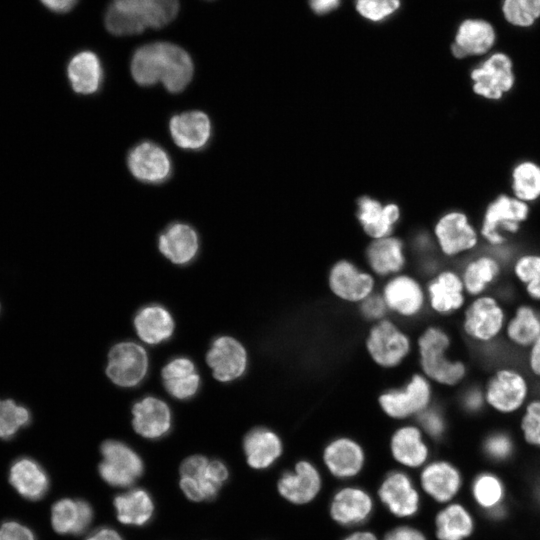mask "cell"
I'll return each mask as SVG.
<instances>
[{
    "instance_id": "cell-1",
    "label": "cell",
    "mask_w": 540,
    "mask_h": 540,
    "mask_svg": "<svg viewBox=\"0 0 540 540\" xmlns=\"http://www.w3.org/2000/svg\"><path fill=\"white\" fill-rule=\"evenodd\" d=\"M194 66L189 54L181 47L156 42L137 49L131 61V73L141 86L161 82L167 91H183L193 77Z\"/></svg>"
},
{
    "instance_id": "cell-2",
    "label": "cell",
    "mask_w": 540,
    "mask_h": 540,
    "mask_svg": "<svg viewBox=\"0 0 540 540\" xmlns=\"http://www.w3.org/2000/svg\"><path fill=\"white\" fill-rule=\"evenodd\" d=\"M178 10V0H113L105 15V25L114 35L139 34L146 28L165 26Z\"/></svg>"
},
{
    "instance_id": "cell-3",
    "label": "cell",
    "mask_w": 540,
    "mask_h": 540,
    "mask_svg": "<svg viewBox=\"0 0 540 540\" xmlns=\"http://www.w3.org/2000/svg\"><path fill=\"white\" fill-rule=\"evenodd\" d=\"M451 344L449 333L435 325L427 327L417 340L422 374L445 387L461 384L468 374L464 361L450 357Z\"/></svg>"
},
{
    "instance_id": "cell-4",
    "label": "cell",
    "mask_w": 540,
    "mask_h": 540,
    "mask_svg": "<svg viewBox=\"0 0 540 540\" xmlns=\"http://www.w3.org/2000/svg\"><path fill=\"white\" fill-rule=\"evenodd\" d=\"M484 403L492 411L511 415L522 411L529 400V381L520 370L511 366L496 369L483 388Z\"/></svg>"
},
{
    "instance_id": "cell-5",
    "label": "cell",
    "mask_w": 540,
    "mask_h": 540,
    "mask_svg": "<svg viewBox=\"0 0 540 540\" xmlns=\"http://www.w3.org/2000/svg\"><path fill=\"white\" fill-rule=\"evenodd\" d=\"M506 311L501 302L491 294L474 297L463 309L462 331L472 342L490 344L504 331Z\"/></svg>"
},
{
    "instance_id": "cell-6",
    "label": "cell",
    "mask_w": 540,
    "mask_h": 540,
    "mask_svg": "<svg viewBox=\"0 0 540 540\" xmlns=\"http://www.w3.org/2000/svg\"><path fill=\"white\" fill-rule=\"evenodd\" d=\"M433 390L431 381L423 374H414L398 389H391L379 396L381 410L390 418L405 419L418 416L431 406Z\"/></svg>"
},
{
    "instance_id": "cell-7",
    "label": "cell",
    "mask_w": 540,
    "mask_h": 540,
    "mask_svg": "<svg viewBox=\"0 0 540 540\" xmlns=\"http://www.w3.org/2000/svg\"><path fill=\"white\" fill-rule=\"evenodd\" d=\"M365 345L374 363L387 369L400 365L411 349L409 337L386 318L371 327Z\"/></svg>"
},
{
    "instance_id": "cell-8",
    "label": "cell",
    "mask_w": 540,
    "mask_h": 540,
    "mask_svg": "<svg viewBox=\"0 0 540 540\" xmlns=\"http://www.w3.org/2000/svg\"><path fill=\"white\" fill-rule=\"evenodd\" d=\"M103 457L99 465L101 478L114 487H128L143 473L140 456L128 445L116 440L105 441L101 445Z\"/></svg>"
},
{
    "instance_id": "cell-9",
    "label": "cell",
    "mask_w": 540,
    "mask_h": 540,
    "mask_svg": "<svg viewBox=\"0 0 540 540\" xmlns=\"http://www.w3.org/2000/svg\"><path fill=\"white\" fill-rule=\"evenodd\" d=\"M528 213L526 202L500 195L486 209L481 235L491 245H501L505 240L502 232L515 233Z\"/></svg>"
},
{
    "instance_id": "cell-10",
    "label": "cell",
    "mask_w": 540,
    "mask_h": 540,
    "mask_svg": "<svg viewBox=\"0 0 540 540\" xmlns=\"http://www.w3.org/2000/svg\"><path fill=\"white\" fill-rule=\"evenodd\" d=\"M148 369L146 351L135 342H121L109 352L106 374L121 387H134L145 377Z\"/></svg>"
},
{
    "instance_id": "cell-11",
    "label": "cell",
    "mask_w": 540,
    "mask_h": 540,
    "mask_svg": "<svg viewBox=\"0 0 540 540\" xmlns=\"http://www.w3.org/2000/svg\"><path fill=\"white\" fill-rule=\"evenodd\" d=\"M473 90L490 100L500 99L514 85L512 62L504 53H494L471 72Z\"/></svg>"
},
{
    "instance_id": "cell-12",
    "label": "cell",
    "mask_w": 540,
    "mask_h": 540,
    "mask_svg": "<svg viewBox=\"0 0 540 540\" xmlns=\"http://www.w3.org/2000/svg\"><path fill=\"white\" fill-rule=\"evenodd\" d=\"M388 310L403 318H414L424 309L427 296L422 285L409 275H395L381 293Z\"/></svg>"
},
{
    "instance_id": "cell-13",
    "label": "cell",
    "mask_w": 540,
    "mask_h": 540,
    "mask_svg": "<svg viewBox=\"0 0 540 540\" xmlns=\"http://www.w3.org/2000/svg\"><path fill=\"white\" fill-rule=\"evenodd\" d=\"M127 165L136 179L150 184L166 181L172 172L167 152L151 141H143L133 147L128 154Z\"/></svg>"
},
{
    "instance_id": "cell-14",
    "label": "cell",
    "mask_w": 540,
    "mask_h": 540,
    "mask_svg": "<svg viewBox=\"0 0 540 540\" xmlns=\"http://www.w3.org/2000/svg\"><path fill=\"white\" fill-rule=\"evenodd\" d=\"M328 285L337 298L360 303L374 293L375 282L371 274L361 271L349 261L341 260L331 268Z\"/></svg>"
},
{
    "instance_id": "cell-15",
    "label": "cell",
    "mask_w": 540,
    "mask_h": 540,
    "mask_svg": "<svg viewBox=\"0 0 540 540\" xmlns=\"http://www.w3.org/2000/svg\"><path fill=\"white\" fill-rule=\"evenodd\" d=\"M426 296L429 307L442 316L454 314L466 306L467 294L461 276L453 270L437 273L427 285Z\"/></svg>"
},
{
    "instance_id": "cell-16",
    "label": "cell",
    "mask_w": 540,
    "mask_h": 540,
    "mask_svg": "<svg viewBox=\"0 0 540 540\" xmlns=\"http://www.w3.org/2000/svg\"><path fill=\"white\" fill-rule=\"evenodd\" d=\"M206 360L214 377L221 382H230L241 377L246 371L248 363L244 346L229 336H222L214 340Z\"/></svg>"
},
{
    "instance_id": "cell-17",
    "label": "cell",
    "mask_w": 540,
    "mask_h": 540,
    "mask_svg": "<svg viewBox=\"0 0 540 540\" xmlns=\"http://www.w3.org/2000/svg\"><path fill=\"white\" fill-rule=\"evenodd\" d=\"M435 235L441 251L449 257L473 249L478 243V235L461 212L445 214L435 226Z\"/></svg>"
},
{
    "instance_id": "cell-18",
    "label": "cell",
    "mask_w": 540,
    "mask_h": 540,
    "mask_svg": "<svg viewBox=\"0 0 540 540\" xmlns=\"http://www.w3.org/2000/svg\"><path fill=\"white\" fill-rule=\"evenodd\" d=\"M169 131L175 144L186 150L204 148L211 137V122L202 111H187L171 117Z\"/></svg>"
},
{
    "instance_id": "cell-19",
    "label": "cell",
    "mask_w": 540,
    "mask_h": 540,
    "mask_svg": "<svg viewBox=\"0 0 540 540\" xmlns=\"http://www.w3.org/2000/svg\"><path fill=\"white\" fill-rule=\"evenodd\" d=\"M209 460L201 455H193L183 461L180 467V487L192 501L214 499L221 486L211 477L208 470Z\"/></svg>"
},
{
    "instance_id": "cell-20",
    "label": "cell",
    "mask_w": 540,
    "mask_h": 540,
    "mask_svg": "<svg viewBox=\"0 0 540 540\" xmlns=\"http://www.w3.org/2000/svg\"><path fill=\"white\" fill-rule=\"evenodd\" d=\"M133 428L144 438L157 439L170 430L171 412L159 398L147 396L134 404L132 409Z\"/></svg>"
},
{
    "instance_id": "cell-21",
    "label": "cell",
    "mask_w": 540,
    "mask_h": 540,
    "mask_svg": "<svg viewBox=\"0 0 540 540\" xmlns=\"http://www.w3.org/2000/svg\"><path fill=\"white\" fill-rule=\"evenodd\" d=\"M379 497L396 516L414 515L419 507V496L409 477L402 472L390 473L379 489Z\"/></svg>"
},
{
    "instance_id": "cell-22",
    "label": "cell",
    "mask_w": 540,
    "mask_h": 540,
    "mask_svg": "<svg viewBox=\"0 0 540 540\" xmlns=\"http://www.w3.org/2000/svg\"><path fill=\"white\" fill-rule=\"evenodd\" d=\"M321 479L317 469L307 461L296 464L294 472H286L278 481L280 494L295 504L311 501L318 493Z\"/></svg>"
},
{
    "instance_id": "cell-23",
    "label": "cell",
    "mask_w": 540,
    "mask_h": 540,
    "mask_svg": "<svg viewBox=\"0 0 540 540\" xmlns=\"http://www.w3.org/2000/svg\"><path fill=\"white\" fill-rule=\"evenodd\" d=\"M158 247L171 262L184 265L192 261L198 252V235L187 224L173 223L160 234Z\"/></svg>"
},
{
    "instance_id": "cell-24",
    "label": "cell",
    "mask_w": 540,
    "mask_h": 540,
    "mask_svg": "<svg viewBox=\"0 0 540 540\" xmlns=\"http://www.w3.org/2000/svg\"><path fill=\"white\" fill-rule=\"evenodd\" d=\"M503 335L511 346L527 350L540 336V311L533 305L519 304L507 318Z\"/></svg>"
},
{
    "instance_id": "cell-25",
    "label": "cell",
    "mask_w": 540,
    "mask_h": 540,
    "mask_svg": "<svg viewBox=\"0 0 540 540\" xmlns=\"http://www.w3.org/2000/svg\"><path fill=\"white\" fill-rule=\"evenodd\" d=\"M494 41L495 32L490 23L468 19L459 26L451 48L457 58L482 55L491 49Z\"/></svg>"
},
{
    "instance_id": "cell-26",
    "label": "cell",
    "mask_w": 540,
    "mask_h": 540,
    "mask_svg": "<svg viewBox=\"0 0 540 540\" xmlns=\"http://www.w3.org/2000/svg\"><path fill=\"white\" fill-rule=\"evenodd\" d=\"M324 461L333 475L347 478L356 475L361 470L364 452L356 441L340 437L326 446Z\"/></svg>"
},
{
    "instance_id": "cell-27",
    "label": "cell",
    "mask_w": 540,
    "mask_h": 540,
    "mask_svg": "<svg viewBox=\"0 0 540 540\" xmlns=\"http://www.w3.org/2000/svg\"><path fill=\"white\" fill-rule=\"evenodd\" d=\"M92 519L93 509L84 500L65 498L52 506V526L60 534H80L89 527Z\"/></svg>"
},
{
    "instance_id": "cell-28",
    "label": "cell",
    "mask_w": 540,
    "mask_h": 540,
    "mask_svg": "<svg viewBox=\"0 0 540 540\" xmlns=\"http://www.w3.org/2000/svg\"><path fill=\"white\" fill-rule=\"evenodd\" d=\"M9 480L17 492L29 500L41 499L49 488L48 475L30 458H20L12 464Z\"/></svg>"
},
{
    "instance_id": "cell-29",
    "label": "cell",
    "mask_w": 540,
    "mask_h": 540,
    "mask_svg": "<svg viewBox=\"0 0 540 540\" xmlns=\"http://www.w3.org/2000/svg\"><path fill=\"white\" fill-rule=\"evenodd\" d=\"M243 447L248 464L255 469L271 466L283 449L279 436L264 427L251 430L244 438Z\"/></svg>"
},
{
    "instance_id": "cell-30",
    "label": "cell",
    "mask_w": 540,
    "mask_h": 540,
    "mask_svg": "<svg viewBox=\"0 0 540 540\" xmlns=\"http://www.w3.org/2000/svg\"><path fill=\"white\" fill-rule=\"evenodd\" d=\"M67 75L74 92L82 95L97 92L103 78L98 56L91 51L77 53L69 61Z\"/></svg>"
},
{
    "instance_id": "cell-31",
    "label": "cell",
    "mask_w": 540,
    "mask_h": 540,
    "mask_svg": "<svg viewBox=\"0 0 540 540\" xmlns=\"http://www.w3.org/2000/svg\"><path fill=\"white\" fill-rule=\"evenodd\" d=\"M162 380L167 392L180 400L191 398L200 386V377L194 363L186 357H177L162 369Z\"/></svg>"
},
{
    "instance_id": "cell-32",
    "label": "cell",
    "mask_w": 540,
    "mask_h": 540,
    "mask_svg": "<svg viewBox=\"0 0 540 540\" xmlns=\"http://www.w3.org/2000/svg\"><path fill=\"white\" fill-rule=\"evenodd\" d=\"M134 326L141 340L151 345L169 339L174 331L171 314L160 305H149L139 310Z\"/></svg>"
},
{
    "instance_id": "cell-33",
    "label": "cell",
    "mask_w": 540,
    "mask_h": 540,
    "mask_svg": "<svg viewBox=\"0 0 540 540\" xmlns=\"http://www.w3.org/2000/svg\"><path fill=\"white\" fill-rule=\"evenodd\" d=\"M372 511V500L363 490L345 488L333 498L331 515L342 525H355L363 522Z\"/></svg>"
},
{
    "instance_id": "cell-34",
    "label": "cell",
    "mask_w": 540,
    "mask_h": 540,
    "mask_svg": "<svg viewBox=\"0 0 540 540\" xmlns=\"http://www.w3.org/2000/svg\"><path fill=\"white\" fill-rule=\"evenodd\" d=\"M421 482L429 495L439 502H445L457 493L461 479L458 470L450 463L436 461L424 468Z\"/></svg>"
},
{
    "instance_id": "cell-35",
    "label": "cell",
    "mask_w": 540,
    "mask_h": 540,
    "mask_svg": "<svg viewBox=\"0 0 540 540\" xmlns=\"http://www.w3.org/2000/svg\"><path fill=\"white\" fill-rule=\"evenodd\" d=\"M358 218L365 232L379 239L389 236L399 218V209L394 204L382 206L378 201L363 197L358 202Z\"/></svg>"
},
{
    "instance_id": "cell-36",
    "label": "cell",
    "mask_w": 540,
    "mask_h": 540,
    "mask_svg": "<svg viewBox=\"0 0 540 540\" xmlns=\"http://www.w3.org/2000/svg\"><path fill=\"white\" fill-rule=\"evenodd\" d=\"M501 274L499 261L490 255H481L470 260L460 274L467 296L486 294Z\"/></svg>"
},
{
    "instance_id": "cell-37",
    "label": "cell",
    "mask_w": 540,
    "mask_h": 540,
    "mask_svg": "<svg viewBox=\"0 0 540 540\" xmlns=\"http://www.w3.org/2000/svg\"><path fill=\"white\" fill-rule=\"evenodd\" d=\"M366 257L370 268L379 276L396 274L405 264L402 242L389 236L375 239L367 248Z\"/></svg>"
},
{
    "instance_id": "cell-38",
    "label": "cell",
    "mask_w": 540,
    "mask_h": 540,
    "mask_svg": "<svg viewBox=\"0 0 540 540\" xmlns=\"http://www.w3.org/2000/svg\"><path fill=\"white\" fill-rule=\"evenodd\" d=\"M391 452L403 465L418 467L428 457V447L419 427L407 425L397 429L391 438Z\"/></svg>"
},
{
    "instance_id": "cell-39",
    "label": "cell",
    "mask_w": 540,
    "mask_h": 540,
    "mask_svg": "<svg viewBox=\"0 0 540 540\" xmlns=\"http://www.w3.org/2000/svg\"><path fill=\"white\" fill-rule=\"evenodd\" d=\"M118 520L126 525L142 526L150 521L154 504L149 493L143 489H133L114 499Z\"/></svg>"
},
{
    "instance_id": "cell-40",
    "label": "cell",
    "mask_w": 540,
    "mask_h": 540,
    "mask_svg": "<svg viewBox=\"0 0 540 540\" xmlns=\"http://www.w3.org/2000/svg\"><path fill=\"white\" fill-rule=\"evenodd\" d=\"M472 529L471 516L459 504L446 507L436 517V532L440 540H463Z\"/></svg>"
},
{
    "instance_id": "cell-41",
    "label": "cell",
    "mask_w": 540,
    "mask_h": 540,
    "mask_svg": "<svg viewBox=\"0 0 540 540\" xmlns=\"http://www.w3.org/2000/svg\"><path fill=\"white\" fill-rule=\"evenodd\" d=\"M512 189L515 198L526 202L540 197V166L525 161L519 163L512 172Z\"/></svg>"
},
{
    "instance_id": "cell-42",
    "label": "cell",
    "mask_w": 540,
    "mask_h": 540,
    "mask_svg": "<svg viewBox=\"0 0 540 540\" xmlns=\"http://www.w3.org/2000/svg\"><path fill=\"white\" fill-rule=\"evenodd\" d=\"M513 274L526 295L540 302V255L524 254L518 257L513 265Z\"/></svg>"
},
{
    "instance_id": "cell-43",
    "label": "cell",
    "mask_w": 540,
    "mask_h": 540,
    "mask_svg": "<svg viewBox=\"0 0 540 540\" xmlns=\"http://www.w3.org/2000/svg\"><path fill=\"white\" fill-rule=\"evenodd\" d=\"M30 420V412L24 406L17 405L11 399L0 400V438L12 437Z\"/></svg>"
},
{
    "instance_id": "cell-44",
    "label": "cell",
    "mask_w": 540,
    "mask_h": 540,
    "mask_svg": "<svg viewBox=\"0 0 540 540\" xmlns=\"http://www.w3.org/2000/svg\"><path fill=\"white\" fill-rule=\"evenodd\" d=\"M472 491L477 503L488 510L500 505L504 495L502 483L490 473L478 475L473 483Z\"/></svg>"
},
{
    "instance_id": "cell-45",
    "label": "cell",
    "mask_w": 540,
    "mask_h": 540,
    "mask_svg": "<svg viewBox=\"0 0 540 540\" xmlns=\"http://www.w3.org/2000/svg\"><path fill=\"white\" fill-rule=\"evenodd\" d=\"M502 10L509 23L527 27L540 16V0H504Z\"/></svg>"
},
{
    "instance_id": "cell-46",
    "label": "cell",
    "mask_w": 540,
    "mask_h": 540,
    "mask_svg": "<svg viewBox=\"0 0 540 540\" xmlns=\"http://www.w3.org/2000/svg\"><path fill=\"white\" fill-rule=\"evenodd\" d=\"M520 430L528 444L540 448V398L529 399L522 409Z\"/></svg>"
},
{
    "instance_id": "cell-47",
    "label": "cell",
    "mask_w": 540,
    "mask_h": 540,
    "mask_svg": "<svg viewBox=\"0 0 540 540\" xmlns=\"http://www.w3.org/2000/svg\"><path fill=\"white\" fill-rule=\"evenodd\" d=\"M399 7L400 0H356L358 13L373 22L389 18Z\"/></svg>"
},
{
    "instance_id": "cell-48",
    "label": "cell",
    "mask_w": 540,
    "mask_h": 540,
    "mask_svg": "<svg viewBox=\"0 0 540 540\" xmlns=\"http://www.w3.org/2000/svg\"><path fill=\"white\" fill-rule=\"evenodd\" d=\"M483 448L485 454L492 460L503 461L512 454L513 442L509 435L494 432L485 438Z\"/></svg>"
},
{
    "instance_id": "cell-49",
    "label": "cell",
    "mask_w": 540,
    "mask_h": 540,
    "mask_svg": "<svg viewBox=\"0 0 540 540\" xmlns=\"http://www.w3.org/2000/svg\"><path fill=\"white\" fill-rule=\"evenodd\" d=\"M361 315L375 323L385 319L389 311L381 294L372 293L366 299L359 303Z\"/></svg>"
},
{
    "instance_id": "cell-50",
    "label": "cell",
    "mask_w": 540,
    "mask_h": 540,
    "mask_svg": "<svg viewBox=\"0 0 540 540\" xmlns=\"http://www.w3.org/2000/svg\"><path fill=\"white\" fill-rule=\"evenodd\" d=\"M420 429H423L429 436L439 438L443 435L445 424L442 414L431 406L416 416Z\"/></svg>"
},
{
    "instance_id": "cell-51",
    "label": "cell",
    "mask_w": 540,
    "mask_h": 540,
    "mask_svg": "<svg viewBox=\"0 0 540 540\" xmlns=\"http://www.w3.org/2000/svg\"><path fill=\"white\" fill-rule=\"evenodd\" d=\"M0 540H35V536L23 524L6 521L0 525Z\"/></svg>"
},
{
    "instance_id": "cell-52",
    "label": "cell",
    "mask_w": 540,
    "mask_h": 540,
    "mask_svg": "<svg viewBox=\"0 0 540 540\" xmlns=\"http://www.w3.org/2000/svg\"><path fill=\"white\" fill-rule=\"evenodd\" d=\"M527 367L529 372L536 378L540 379V336L527 349Z\"/></svg>"
},
{
    "instance_id": "cell-53",
    "label": "cell",
    "mask_w": 540,
    "mask_h": 540,
    "mask_svg": "<svg viewBox=\"0 0 540 540\" xmlns=\"http://www.w3.org/2000/svg\"><path fill=\"white\" fill-rule=\"evenodd\" d=\"M384 540H426L424 535L410 527H399L390 531Z\"/></svg>"
},
{
    "instance_id": "cell-54",
    "label": "cell",
    "mask_w": 540,
    "mask_h": 540,
    "mask_svg": "<svg viewBox=\"0 0 540 540\" xmlns=\"http://www.w3.org/2000/svg\"><path fill=\"white\" fill-rule=\"evenodd\" d=\"M311 9L319 15L327 14L337 9L341 0H308Z\"/></svg>"
},
{
    "instance_id": "cell-55",
    "label": "cell",
    "mask_w": 540,
    "mask_h": 540,
    "mask_svg": "<svg viewBox=\"0 0 540 540\" xmlns=\"http://www.w3.org/2000/svg\"><path fill=\"white\" fill-rule=\"evenodd\" d=\"M48 9L57 12H68L77 0H40Z\"/></svg>"
},
{
    "instance_id": "cell-56",
    "label": "cell",
    "mask_w": 540,
    "mask_h": 540,
    "mask_svg": "<svg viewBox=\"0 0 540 540\" xmlns=\"http://www.w3.org/2000/svg\"><path fill=\"white\" fill-rule=\"evenodd\" d=\"M86 540H123L119 533L111 528H101L91 534Z\"/></svg>"
},
{
    "instance_id": "cell-57",
    "label": "cell",
    "mask_w": 540,
    "mask_h": 540,
    "mask_svg": "<svg viewBox=\"0 0 540 540\" xmlns=\"http://www.w3.org/2000/svg\"><path fill=\"white\" fill-rule=\"evenodd\" d=\"M344 540H377V539L370 532H357L348 536Z\"/></svg>"
},
{
    "instance_id": "cell-58",
    "label": "cell",
    "mask_w": 540,
    "mask_h": 540,
    "mask_svg": "<svg viewBox=\"0 0 540 540\" xmlns=\"http://www.w3.org/2000/svg\"><path fill=\"white\" fill-rule=\"evenodd\" d=\"M489 516H491L493 519H500L505 516L506 510L502 505H498L492 509L488 510Z\"/></svg>"
}]
</instances>
